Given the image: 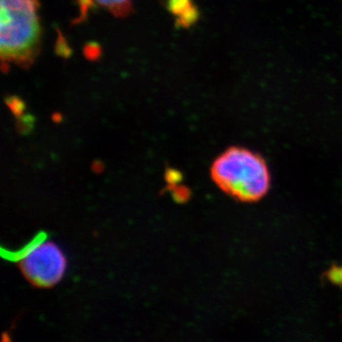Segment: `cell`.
Wrapping results in <instances>:
<instances>
[{
  "mask_svg": "<svg viewBox=\"0 0 342 342\" xmlns=\"http://www.w3.org/2000/svg\"><path fill=\"white\" fill-rule=\"evenodd\" d=\"M211 176L220 189L243 203L258 202L271 183L265 160L240 146L229 147L214 161Z\"/></svg>",
  "mask_w": 342,
  "mask_h": 342,
  "instance_id": "cell-1",
  "label": "cell"
},
{
  "mask_svg": "<svg viewBox=\"0 0 342 342\" xmlns=\"http://www.w3.org/2000/svg\"><path fill=\"white\" fill-rule=\"evenodd\" d=\"M24 276L37 287H51L60 281L66 269V258L54 243L43 241L20 259Z\"/></svg>",
  "mask_w": 342,
  "mask_h": 342,
  "instance_id": "cell-3",
  "label": "cell"
},
{
  "mask_svg": "<svg viewBox=\"0 0 342 342\" xmlns=\"http://www.w3.org/2000/svg\"><path fill=\"white\" fill-rule=\"evenodd\" d=\"M328 281L342 287V266L333 265L326 273Z\"/></svg>",
  "mask_w": 342,
  "mask_h": 342,
  "instance_id": "cell-6",
  "label": "cell"
},
{
  "mask_svg": "<svg viewBox=\"0 0 342 342\" xmlns=\"http://www.w3.org/2000/svg\"><path fill=\"white\" fill-rule=\"evenodd\" d=\"M38 8V0H0L3 63L28 67L34 60L41 37Z\"/></svg>",
  "mask_w": 342,
  "mask_h": 342,
  "instance_id": "cell-2",
  "label": "cell"
},
{
  "mask_svg": "<svg viewBox=\"0 0 342 342\" xmlns=\"http://www.w3.org/2000/svg\"><path fill=\"white\" fill-rule=\"evenodd\" d=\"M167 8L182 27L187 28L197 22L199 12L192 0H167Z\"/></svg>",
  "mask_w": 342,
  "mask_h": 342,
  "instance_id": "cell-4",
  "label": "cell"
},
{
  "mask_svg": "<svg viewBox=\"0 0 342 342\" xmlns=\"http://www.w3.org/2000/svg\"><path fill=\"white\" fill-rule=\"evenodd\" d=\"M99 6L105 8L115 16L124 17L130 14L132 10L131 0H93Z\"/></svg>",
  "mask_w": 342,
  "mask_h": 342,
  "instance_id": "cell-5",
  "label": "cell"
}]
</instances>
